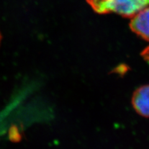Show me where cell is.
<instances>
[{
  "instance_id": "2",
  "label": "cell",
  "mask_w": 149,
  "mask_h": 149,
  "mask_svg": "<svg viewBox=\"0 0 149 149\" xmlns=\"http://www.w3.org/2000/svg\"><path fill=\"white\" fill-rule=\"evenodd\" d=\"M129 27L135 34L149 42V6L131 17Z\"/></svg>"
},
{
  "instance_id": "3",
  "label": "cell",
  "mask_w": 149,
  "mask_h": 149,
  "mask_svg": "<svg viewBox=\"0 0 149 149\" xmlns=\"http://www.w3.org/2000/svg\"><path fill=\"white\" fill-rule=\"evenodd\" d=\"M132 105L140 116L149 118V85L139 87L133 93Z\"/></svg>"
},
{
  "instance_id": "5",
  "label": "cell",
  "mask_w": 149,
  "mask_h": 149,
  "mask_svg": "<svg viewBox=\"0 0 149 149\" xmlns=\"http://www.w3.org/2000/svg\"><path fill=\"white\" fill-rule=\"evenodd\" d=\"M1 34H0V42H1Z\"/></svg>"
},
{
  "instance_id": "4",
  "label": "cell",
  "mask_w": 149,
  "mask_h": 149,
  "mask_svg": "<svg viewBox=\"0 0 149 149\" xmlns=\"http://www.w3.org/2000/svg\"><path fill=\"white\" fill-rule=\"evenodd\" d=\"M143 58L149 63V46L144 49L141 54Z\"/></svg>"
},
{
  "instance_id": "1",
  "label": "cell",
  "mask_w": 149,
  "mask_h": 149,
  "mask_svg": "<svg viewBox=\"0 0 149 149\" xmlns=\"http://www.w3.org/2000/svg\"><path fill=\"white\" fill-rule=\"evenodd\" d=\"M88 4L97 14L116 13L131 18L149 6V0H86Z\"/></svg>"
}]
</instances>
